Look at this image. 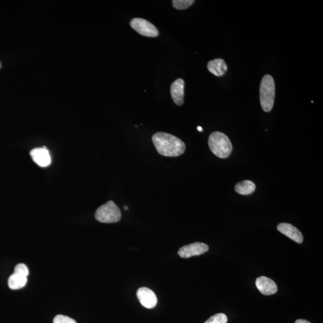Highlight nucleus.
Wrapping results in <instances>:
<instances>
[{"mask_svg":"<svg viewBox=\"0 0 323 323\" xmlns=\"http://www.w3.org/2000/svg\"><path fill=\"white\" fill-rule=\"evenodd\" d=\"M152 141L158 153L166 157H177L184 154L186 145L172 134L159 132L154 134Z\"/></svg>","mask_w":323,"mask_h":323,"instance_id":"f257e3e1","label":"nucleus"},{"mask_svg":"<svg viewBox=\"0 0 323 323\" xmlns=\"http://www.w3.org/2000/svg\"><path fill=\"white\" fill-rule=\"evenodd\" d=\"M210 150L216 157L220 158H226L232 151V145L230 139L224 134L220 132H214L208 139Z\"/></svg>","mask_w":323,"mask_h":323,"instance_id":"f03ea898","label":"nucleus"},{"mask_svg":"<svg viewBox=\"0 0 323 323\" xmlns=\"http://www.w3.org/2000/svg\"><path fill=\"white\" fill-rule=\"evenodd\" d=\"M275 95V86L273 78L264 75L260 83V101L263 110L269 112L273 108Z\"/></svg>","mask_w":323,"mask_h":323,"instance_id":"7ed1b4c3","label":"nucleus"},{"mask_svg":"<svg viewBox=\"0 0 323 323\" xmlns=\"http://www.w3.org/2000/svg\"><path fill=\"white\" fill-rule=\"evenodd\" d=\"M95 217L101 223H116L121 220V212L113 201H110L97 210Z\"/></svg>","mask_w":323,"mask_h":323,"instance_id":"20e7f679","label":"nucleus"},{"mask_svg":"<svg viewBox=\"0 0 323 323\" xmlns=\"http://www.w3.org/2000/svg\"><path fill=\"white\" fill-rule=\"evenodd\" d=\"M130 27L138 33L145 37H156L159 35V31L154 25L142 18H134L130 21Z\"/></svg>","mask_w":323,"mask_h":323,"instance_id":"39448f33","label":"nucleus"},{"mask_svg":"<svg viewBox=\"0 0 323 323\" xmlns=\"http://www.w3.org/2000/svg\"><path fill=\"white\" fill-rule=\"evenodd\" d=\"M209 246L202 242H194L189 245H185L178 252V255L184 259L191 257L199 256L208 251Z\"/></svg>","mask_w":323,"mask_h":323,"instance_id":"423d86ee","label":"nucleus"},{"mask_svg":"<svg viewBox=\"0 0 323 323\" xmlns=\"http://www.w3.org/2000/svg\"><path fill=\"white\" fill-rule=\"evenodd\" d=\"M138 299L142 306L148 309H151L157 306V296L151 290L147 288H141L137 290Z\"/></svg>","mask_w":323,"mask_h":323,"instance_id":"0eeeda50","label":"nucleus"},{"mask_svg":"<svg viewBox=\"0 0 323 323\" xmlns=\"http://www.w3.org/2000/svg\"><path fill=\"white\" fill-rule=\"evenodd\" d=\"M277 230L281 234L286 236L293 241L298 244H302L303 241V237L298 230L292 224L282 223H279L277 226Z\"/></svg>","mask_w":323,"mask_h":323,"instance_id":"6e6552de","label":"nucleus"},{"mask_svg":"<svg viewBox=\"0 0 323 323\" xmlns=\"http://www.w3.org/2000/svg\"><path fill=\"white\" fill-rule=\"evenodd\" d=\"M257 289L263 295L270 296L274 295L278 291V287L276 283L271 278L264 277H258L256 280Z\"/></svg>","mask_w":323,"mask_h":323,"instance_id":"1a4fd4ad","label":"nucleus"},{"mask_svg":"<svg viewBox=\"0 0 323 323\" xmlns=\"http://www.w3.org/2000/svg\"><path fill=\"white\" fill-rule=\"evenodd\" d=\"M30 155L34 162L40 166L46 167L51 163V157L45 146L32 150Z\"/></svg>","mask_w":323,"mask_h":323,"instance_id":"9d476101","label":"nucleus"},{"mask_svg":"<svg viewBox=\"0 0 323 323\" xmlns=\"http://www.w3.org/2000/svg\"><path fill=\"white\" fill-rule=\"evenodd\" d=\"M184 81L182 79H178L170 85V96L174 102L181 106L184 103Z\"/></svg>","mask_w":323,"mask_h":323,"instance_id":"9b49d317","label":"nucleus"},{"mask_svg":"<svg viewBox=\"0 0 323 323\" xmlns=\"http://www.w3.org/2000/svg\"><path fill=\"white\" fill-rule=\"evenodd\" d=\"M207 68L211 73L218 76V77L223 75L227 70L226 63L221 59L210 61L208 62Z\"/></svg>","mask_w":323,"mask_h":323,"instance_id":"f8f14e48","label":"nucleus"},{"mask_svg":"<svg viewBox=\"0 0 323 323\" xmlns=\"http://www.w3.org/2000/svg\"><path fill=\"white\" fill-rule=\"evenodd\" d=\"M27 277L16 273V272H13V274L10 276L8 280V285L10 289L17 290L24 288V287L27 284Z\"/></svg>","mask_w":323,"mask_h":323,"instance_id":"ddd939ff","label":"nucleus"},{"mask_svg":"<svg viewBox=\"0 0 323 323\" xmlns=\"http://www.w3.org/2000/svg\"><path fill=\"white\" fill-rule=\"evenodd\" d=\"M235 191L242 195L252 194L256 189V185L252 181L244 180L236 184Z\"/></svg>","mask_w":323,"mask_h":323,"instance_id":"4468645a","label":"nucleus"},{"mask_svg":"<svg viewBox=\"0 0 323 323\" xmlns=\"http://www.w3.org/2000/svg\"><path fill=\"white\" fill-rule=\"evenodd\" d=\"M173 6L177 10H184L188 8L193 5V0H173Z\"/></svg>","mask_w":323,"mask_h":323,"instance_id":"2eb2a0df","label":"nucleus"},{"mask_svg":"<svg viewBox=\"0 0 323 323\" xmlns=\"http://www.w3.org/2000/svg\"><path fill=\"white\" fill-rule=\"evenodd\" d=\"M227 317L223 313L217 314L213 315L204 323H227Z\"/></svg>","mask_w":323,"mask_h":323,"instance_id":"dca6fc26","label":"nucleus"},{"mask_svg":"<svg viewBox=\"0 0 323 323\" xmlns=\"http://www.w3.org/2000/svg\"><path fill=\"white\" fill-rule=\"evenodd\" d=\"M53 323H77L71 318L63 315H57L53 319Z\"/></svg>","mask_w":323,"mask_h":323,"instance_id":"f3484780","label":"nucleus"},{"mask_svg":"<svg viewBox=\"0 0 323 323\" xmlns=\"http://www.w3.org/2000/svg\"><path fill=\"white\" fill-rule=\"evenodd\" d=\"M14 272L20 274L27 277L29 274L28 268L27 265H25L24 263H20L17 264L15 268H14Z\"/></svg>","mask_w":323,"mask_h":323,"instance_id":"a211bd4d","label":"nucleus"},{"mask_svg":"<svg viewBox=\"0 0 323 323\" xmlns=\"http://www.w3.org/2000/svg\"><path fill=\"white\" fill-rule=\"evenodd\" d=\"M295 323H311V322L306 320H303V319H299V320H297L295 321Z\"/></svg>","mask_w":323,"mask_h":323,"instance_id":"6ab92c4d","label":"nucleus"},{"mask_svg":"<svg viewBox=\"0 0 323 323\" xmlns=\"http://www.w3.org/2000/svg\"><path fill=\"white\" fill-rule=\"evenodd\" d=\"M198 130H199V131H200V132L202 131V127H201V126H198Z\"/></svg>","mask_w":323,"mask_h":323,"instance_id":"aec40b11","label":"nucleus"},{"mask_svg":"<svg viewBox=\"0 0 323 323\" xmlns=\"http://www.w3.org/2000/svg\"><path fill=\"white\" fill-rule=\"evenodd\" d=\"M1 67H2V64H1V63H0V68H1Z\"/></svg>","mask_w":323,"mask_h":323,"instance_id":"412c9836","label":"nucleus"},{"mask_svg":"<svg viewBox=\"0 0 323 323\" xmlns=\"http://www.w3.org/2000/svg\"><path fill=\"white\" fill-rule=\"evenodd\" d=\"M125 208L126 210L128 209V208H127V207H126V206H125Z\"/></svg>","mask_w":323,"mask_h":323,"instance_id":"4be33fe9","label":"nucleus"}]
</instances>
